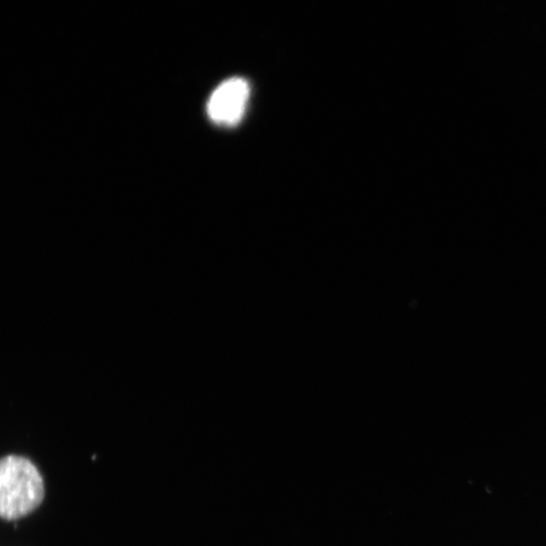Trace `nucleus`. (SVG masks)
I'll return each mask as SVG.
<instances>
[{
	"label": "nucleus",
	"mask_w": 546,
	"mask_h": 546,
	"mask_svg": "<svg viewBox=\"0 0 546 546\" xmlns=\"http://www.w3.org/2000/svg\"><path fill=\"white\" fill-rule=\"evenodd\" d=\"M250 96L248 82L240 77L221 83L210 97L208 115L222 126H236L243 119Z\"/></svg>",
	"instance_id": "obj_2"
},
{
	"label": "nucleus",
	"mask_w": 546,
	"mask_h": 546,
	"mask_svg": "<svg viewBox=\"0 0 546 546\" xmlns=\"http://www.w3.org/2000/svg\"><path fill=\"white\" fill-rule=\"evenodd\" d=\"M44 494L42 476L29 460L18 455L0 459V517L15 520L30 514Z\"/></svg>",
	"instance_id": "obj_1"
}]
</instances>
